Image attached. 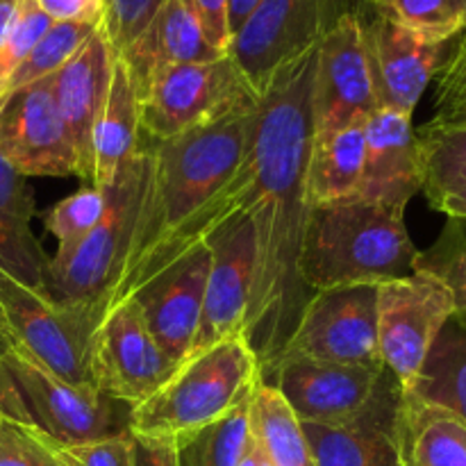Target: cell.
Instances as JSON below:
<instances>
[{
    "mask_svg": "<svg viewBox=\"0 0 466 466\" xmlns=\"http://www.w3.org/2000/svg\"><path fill=\"white\" fill-rule=\"evenodd\" d=\"M403 391L451 410L466 423V314L444 323L417 380Z\"/></svg>",
    "mask_w": 466,
    "mask_h": 466,
    "instance_id": "4316f807",
    "label": "cell"
},
{
    "mask_svg": "<svg viewBox=\"0 0 466 466\" xmlns=\"http://www.w3.org/2000/svg\"><path fill=\"white\" fill-rule=\"evenodd\" d=\"M403 387L387 373L367 410L344 426L300 423L317 466H403L399 453V421Z\"/></svg>",
    "mask_w": 466,
    "mask_h": 466,
    "instance_id": "d6986e66",
    "label": "cell"
},
{
    "mask_svg": "<svg viewBox=\"0 0 466 466\" xmlns=\"http://www.w3.org/2000/svg\"><path fill=\"white\" fill-rule=\"evenodd\" d=\"M462 123H466V112L462 114V118H460V121H458V123H455V126H462ZM446 127H449V126H446Z\"/></svg>",
    "mask_w": 466,
    "mask_h": 466,
    "instance_id": "c3c4849f",
    "label": "cell"
},
{
    "mask_svg": "<svg viewBox=\"0 0 466 466\" xmlns=\"http://www.w3.org/2000/svg\"><path fill=\"white\" fill-rule=\"evenodd\" d=\"M358 14L362 18L378 109H394L412 116L423 91L444 66L449 57L446 53L449 44H432L421 39L373 14L371 7L369 14Z\"/></svg>",
    "mask_w": 466,
    "mask_h": 466,
    "instance_id": "ac0fdd59",
    "label": "cell"
},
{
    "mask_svg": "<svg viewBox=\"0 0 466 466\" xmlns=\"http://www.w3.org/2000/svg\"><path fill=\"white\" fill-rule=\"evenodd\" d=\"M417 271L435 276L453 296L455 314H466V218L449 217L435 244L419 253Z\"/></svg>",
    "mask_w": 466,
    "mask_h": 466,
    "instance_id": "d6a6232c",
    "label": "cell"
},
{
    "mask_svg": "<svg viewBox=\"0 0 466 466\" xmlns=\"http://www.w3.org/2000/svg\"><path fill=\"white\" fill-rule=\"evenodd\" d=\"M259 100L180 137L150 141L148 185L137 217L130 253L109 309L162 271L173 239L248 159Z\"/></svg>",
    "mask_w": 466,
    "mask_h": 466,
    "instance_id": "7a4b0ae2",
    "label": "cell"
},
{
    "mask_svg": "<svg viewBox=\"0 0 466 466\" xmlns=\"http://www.w3.org/2000/svg\"><path fill=\"white\" fill-rule=\"evenodd\" d=\"M203 27L209 44L228 55L230 46V25H228V0H185Z\"/></svg>",
    "mask_w": 466,
    "mask_h": 466,
    "instance_id": "f35d334b",
    "label": "cell"
},
{
    "mask_svg": "<svg viewBox=\"0 0 466 466\" xmlns=\"http://www.w3.org/2000/svg\"><path fill=\"white\" fill-rule=\"evenodd\" d=\"M209 264H212V253L203 241L168 264L135 294L127 296L139 305V312L155 344L176 367L194 350L200 319H203Z\"/></svg>",
    "mask_w": 466,
    "mask_h": 466,
    "instance_id": "2e32d148",
    "label": "cell"
},
{
    "mask_svg": "<svg viewBox=\"0 0 466 466\" xmlns=\"http://www.w3.org/2000/svg\"><path fill=\"white\" fill-rule=\"evenodd\" d=\"M53 23H103V0H35Z\"/></svg>",
    "mask_w": 466,
    "mask_h": 466,
    "instance_id": "ab89813d",
    "label": "cell"
},
{
    "mask_svg": "<svg viewBox=\"0 0 466 466\" xmlns=\"http://www.w3.org/2000/svg\"><path fill=\"white\" fill-rule=\"evenodd\" d=\"M258 3L259 0H228V25H230V36L232 32L244 23V18L253 12Z\"/></svg>",
    "mask_w": 466,
    "mask_h": 466,
    "instance_id": "7bdbcfd3",
    "label": "cell"
},
{
    "mask_svg": "<svg viewBox=\"0 0 466 466\" xmlns=\"http://www.w3.org/2000/svg\"><path fill=\"white\" fill-rule=\"evenodd\" d=\"M91 367L98 394L132 408L150 399L176 371V364L155 344L132 299L114 305L100 321Z\"/></svg>",
    "mask_w": 466,
    "mask_h": 466,
    "instance_id": "4fadbf2b",
    "label": "cell"
},
{
    "mask_svg": "<svg viewBox=\"0 0 466 466\" xmlns=\"http://www.w3.org/2000/svg\"><path fill=\"white\" fill-rule=\"evenodd\" d=\"M114 53L103 27L94 32L73 57L53 73V98L77 157V177L91 185V135L107 100Z\"/></svg>",
    "mask_w": 466,
    "mask_h": 466,
    "instance_id": "ffe728a7",
    "label": "cell"
},
{
    "mask_svg": "<svg viewBox=\"0 0 466 466\" xmlns=\"http://www.w3.org/2000/svg\"><path fill=\"white\" fill-rule=\"evenodd\" d=\"M150 155L139 153L121 167L114 182L105 187L107 208L98 226L73 248L57 250L46 267L44 294L57 303L77 308L103 321L116 291L130 253L137 217L148 185Z\"/></svg>",
    "mask_w": 466,
    "mask_h": 466,
    "instance_id": "5b68a950",
    "label": "cell"
},
{
    "mask_svg": "<svg viewBox=\"0 0 466 466\" xmlns=\"http://www.w3.org/2000/svg\"><path fill=\"white\" fill-rule=\"evenodd\" d=\"M132 466H177L176 444L132 435Z\"/></svg>",
    "mask_w": 466,
    "mask_h": 466,
    "instance_id": "60d3db41",
    "label": "cell"
},
{
    "mask_svg": "<svg viewBox=\"0 0 466 466\" xmlns=\"http://www.w3.org/2000/svg\"><path fill=\"white\" fill-rule=\"evenodd\" d=\"M466 112V30L437 73L435 116L426 123L432 127L455 126Z\"/></svg>",
    "mask_w": 466,
    "mask_h": 466,
    "instance_id": "e575fe53",
    "label": "cell"
},
{
    "mask_svg": "<svg viewBox=\"0 0 466 466\" xmlns=\"http://www.w3.org/2000/svg\"><path fill=\"white\" fill-rule=\"evenodd\" d=\"M0 412L35 428L53 446L130 435L132 405L71 387L14 346L0 353Z\"/></svg>",
    "mask_w": 466,
    "mask_h": 466,
    "instance_id": "8992f818",
    "label": "cell"
},
{
    "mask_svg": "<svg viewBox=\"0 0 466 466\" xmlns=\"http://www.w3.org/2000/svg\"><path fill=\"white\" fill-rule=\"evenodd\" d=\"M250 441V400L221 421L176 441L177 466H239Z\"/></svg>",
    "mask_w": 466,
    "mask_h": 466,
    "instance_id": "f546056e",
    "label": "cell"
},
{
    "mask_svg": "<svg viewBox=\"0 0 466 466\" xmlns=\"http://www.w3.org/2000/svg\"><path fill=\"white\" fill-rule=\"evenodd\" d=\"M376 109L362 18L358 12H346L330 23L317 46L312 85L314 141L355 123H367Z\"/></svg>",
    "mask_w": 466,
    "mask_h": 466,
    "instance_id": "7c38bea8",
    "label": "cell"
},
{
    "mask_svg": "<svg viewBox=\"0 0 466 466\" xmlns=\"http://www.w3.org/2000/svg\"><path fill=\"white\" fill-rule=\"evenodd\" d=\"M59 466H132V432L77 446H53Z\"/></svg>",
    "mask_w": 466,
    "mask_h": 466,
    "instance_id": "74e56055",
    "label": "cell"
},
{
    "mask_svg": "<svg viewBox=\"0 0 466 466\" xmlns=\"http://www.w3.org/2000/svg\"><path fill=\"white\" fill-rule=\"evenodd\" d=\"M369 7L432 44H451L466 30V0H371Z\"/></svg>",
    "mask_w": 466,
    "mask_h": 466,
    "instance_id": "f1b7e54d",
    "label": "cell"
},
{
    "mask_svg": "<svg viewBox=\"0 0 466 466\" xmlns=\"http://www.w3.org/2000/svg\"><path fill=\"white\" fill-rule=\"evenodd\" d=\"M259 100L228 55L164 68L139 96L141 135L164 141L209 126Z\"/></svg>",
    "mask_w": 466,
    "mask_h": 466,
    "instance_id": "ba28073f",
    "label": "cell"
},
{
    "mask_svg": "<svg viewBox=\"0 0 466 466\" xmlns=\"http://www.w3.org/2000/svg\"><path fill=\"white\" fill-rule=\"evenodd\" d=\"M378 349L382 364L410 390L444 323L455 314L451 291L426 271L378 285Z\"/></svg>",
    "mask_w": 466,
    "mask_h": 466,
    "instance_id": "8fae6325",
    "label": "cell"
},
{
    "mask_svg": "<svg viewBox=\"0 0 466 466\" xmlns=\"http://www.w3.org/2000/svg\"><path fill=\"white\" fill-rule=\"evenodd\" d=\"M0 466H59L41 432L0 412Z\"/></svg>",
    "mask_w": 466,
    "mask_h": 466,
    "instance_id": "d590c367",
    "label": "cell"
},
{
    "mask_svg": "<svg viewBox=\"0 0 466 466\" xmlns=\"http://www.w3.org/2000/svg\"><path fill=\"white\" fill-rule=\"evenodd\" d=\"M419 159H421V191L441 189L466 177V123L462 126L432 127L417 132Z\"/></svg>",
    "mask_w": 466,
    "mask_h": 466,
    "instance_id": "1f68e13d",
    "label": "cell"
},
{
    "mask_svg": "<svg viewBox=\"0 0 466 466\" xmlns=\"http://www.w3.org/2000/svg\"><path fill=\"white\" fill-rule=\"evenodd\" d=\"M387 373V367L285 362L264 380V385L276 387L300 423L344 426L371 405Z\"/></svg>",
    "mask_w": 466,
    "mask_h": 466,
    "instance_id": "e0dca14e",
    "label": "cell"
},
{
    "mask_svg": "<svg viewBox=\"0 0 466 466\" xmlns=\"http://www.w3.org/2000/svg\"><path fill=\"white\" fill-rule=\"evenodd\" d=\"M32 217L35 196L27 177L0 157V271L44 291L48 258L32 232Z\"/></svg>",
    "mask_w": 466,
    "mask_h": 466,
    "instance_id": "cb8c5ba5",
    "label": "cell"
},
{
    "mask_svg": "<svg viewBox=\"0 0 466 466\" xmlns=\"http://www.w3.org/2000/svg\"><path fill=\"white\" fill-rule=\"evenodd\" d=\"M205 244L212 253V264L194 350L244 335L255 280V230L248 214L239 212L228 218L205 239Z\"/></svg>",
    "mask_w": 466,
    "mask_h": 466,
    "instance_id": "9a60e30c",
    "label": "cell"
},
{
    "mask_svg": "<svg viewBox=\"0 0 466 466\" xmlns=\"http://www.w3.org/2000/svg\"><path fill=\"white\" fill-rule=\"evenodd\" d=\"M18 14V0H0V46L7 39Z\"/></svg>",
    "mask_w": 466,
    "mask_h": 466,
    "instance_id": "ee69618b",
    "label": "cell"
},
{
    "mask_svg": "<svg viewBox=\"0 0 466 466\" xmlns=\"http://www.w3.org/2000/svg\"><path fill=\"white\" fill-rule=\"evenodd\" d=\"M262 367L244 335L187 355L167 382L130 412V432L180 441L253 399Z\"/></svg>",
    "mask_w": 466,
    "mask_h": 466,
    "instance_id": "277c9868",
    "label": "cell"
},
{
    "mask_svg": "<svg viewBox=\"0 0 466 466\" xmlns=\"http://www.w3.org/2000/svg\"><path fill=\"white\" fill-rule=\"evenodd\" d=\"M141 148V107L135 82L121 57H114L107 100L91 135V187L105 189Z\"/></svg>",
    "mask_w": 466,
    "mask_h": 466,
    "instance_id": "603a6c76",
    "label": "cell"
},
{
    "mask_svg": "<svg viewBox=\"0 0 466 466\" xmlns=\"http://www.w3.org/2000/svg\"><path fill=\"white\" fill-rule=\"evenodd\" d=\"M5 349H7V341H5V339H3V337H0V353H3V350H5Z\"/></svg>",
    "mask_w": 466,
    "mask_h": 466,
    "instance_id": "bcb514c9",
    "label": "cell"
},
{
    "mask_svg": "<svg viewBox=\"0 0 466 466\" xmlns=\"http://www.w3.org/2000/svg\"><path fill=\"white\" fill-rule=\"evenodd\" d=\"M364 157V123L344 127L326 139H312L305 171V198L309 208L355 198L362 189Z\"/></svg>",
    "mask_w": 466,
    "mask_h": 466,
    "instance_id": "484cf974",
    "label": "cell"
},
{
    "mask_svg": "<svg viewBox=\"0 0 466 466\" xmlns=\"http://www.w3.org/2000/svg\"><path fill=\"white\" fill-rule=\"evenodd\" d=\"M50 77L0 100V157L23 177L77 176L76 150L55 105Z\"/></svg>",
    "mask_w": 466,
    "mask_h": 466,
    "instance_id": "5bb4252c",
    "label": "cell"
},
{
    "mask_svg": "<svg viewBox=\"0 0 466 466\" xmlns=\"http://www.w3.org/2000/svg\"><path fill=\"white\" fill-rule=\"evenodd\" d=\"M239 466H273L271 460L262 451V446H259V441L253 437V432H250V441L246 446L244 455H241Z\"/></svg>",
    "mask_w": 466,
    "mask_h": 466,
    "instance_id": "f6af8a7d",
    "label": "cell"
},
{
    "mask_svg": "<svg viewBox=\"0 0 466 466\" xmlns=\"http://www.w3.org/2000/svg\"><path fill=\"white\" fill-rule=\"evenodd\" d=\"M98 27L100 25H89V23H53L50 30L36 41L35 48L27 53V57L12 73L7 86H5L3 98L23 89V86L35 85V82L57 73Z\"/></svg>",
    "mask_w": 466,
    "mask_h": 466,
    "instance_id": "4dcf8cb0",
    "label": "cell"
},
{
    "mask_svg": "<svg viewBox=\"0 0 466 466\" xmlns=\"http://www.w3.org/2000/svg\"><path fill=\"white\" fill-rule=\"evenodd\" d=\"M223 55V50L209 44L185 0H162L146 30L118 57L126 62L137 96H141L146 85L164 68L214 62Z\"/></svg>",
    "mask_w": 466,
    "mask_h": 466,
    "instance_id": "7402d4cb",
    "label": "cell"
},
{
    "mask_svg": "<svg viewBox=\"0 0 466 466\" xmlns=\"http://www.w3.org/2000/svg\"><path fill=\"white\" fill-rule=\"evenodd\" d=\"M396 435L403 466H466V423L410 391L400 399Z\"/></svg>",
    "mask_w": 466,
    "mask_h": 466,
    "instance_id": "d4e9b609",
    "label": "cell"
},
{
    "mask_svg": "<svg viewBox=\"0 0 466 466\" xmlns=\"http://www.w3.org/2000/svg\"><path fill=\"white\" fill-rule=\"evenodd\" d=\"M426 198L432 208L444 212L446 217L466 218V177L451 182L437 191H431V194H426Z\"/></svg>",
    "mask_w": 466,
    "mask_h": 466,
    "instance_id": "b9f144b4",
    "label": "cell"
},
{
    "mask_svg": "<svg viewBox=\"0 0 466 466\" xmlns=\"http://www.w3.org/2000/svg\"><path fill=\"white\" fill-rule=\"evenodd\" d=\"M319 46V44H317ZM317 46L276 73L259 98L250 146L253 182L244 209L255 230V280L244 337L271 376L312 291L299 276L308 221L305 171L312 150V85Z\"/></svg>",
    "mask_w": 466,
    "mask_h": 466,
    "instance_id": "6da1fadb",
    "label": "cell"
},
{
    "mask_svg": "<svg viewBox=\"0 0 466 466\" xmlns=\"http://www.w3.org/2000/svg\"><path fill=\"white\" fill-rule=\"evenodd\" d=\"M349 0H259L232 32L228 57L258 98L285 64L321 41Z\"/></svg>",
    "mask_w": 466,
    "mask_h": 466,
    "instance_id": "30bf717a",
    "label": "cell"
},
{
    "mask_svg": "<svg viewBox=\"0 0 466 466\" xmlns=\"http://www.w3.org/2000/svg\"><path fill=\"white\" fill-rule=\"evenodd\" d=\"M98 326L91 314L0 271V337L77 390L98 391L91 367Z\"/></svg>",
    "mask_w": 466,
    "mask_h": 466,
    "instance_id": "52a82bcc",
    "label": "cell"
},
{
    "mask_svg": "<svg viewBox=\"0 0 466 466\" xmlns=\"http://www.w3.org/2000/svg\"><path fill=\"white\" fill-rule=\"evenodd\" d=\"M105 208H107L105 189L85 185L62 203L53 205L41 218H44L46 230L57 239V250H68L98 226Z\"/></svg>",
    "mask_w": 466,
    "mask_h": 466,
    "instance_id": "836d02e7",
    "label": "cell"
},
{
    "mask_svg": "<svg viewBox=\"0 0 466 466\" xmlns=\"http://www.w3.org/2000/svg\"><path fill=\"white\" fill-rule=\"evenodd\" d=\"M376 300V285L317 291L305 305L276 369L285 362L385 367L378 349Z\"/></svg>",
    "mask_w": 466,
    "mask_h": 466,
    "instance_id": "9c48e42d",
    "label": "cell"
},
{
    "mask_svg": "<svg viewBox=\"0 0 466 466\" xmlns=\"http://www.w3.org/2000/svg\"><path fill=\"white\" fill-rule=\"evenodd\" d=\"M250 432L273 466H317L312 449L276 387L259 382L250 399Z\"/></svg>",
    "mask_w": 466,
    "mask_h": 466,
    "instance_id": "83f0119b",
    "label": "cell"
},
{
    "mask_svg": "<svg viewBox=\"0 0 466 466\" xmlns=\"http://www.w3.org/2000/svg\"><path fill=\"white\" fill-rule=\"evenodd\" d=\"M353 3H358V5H364V7H369V3H371V0H353Z\"/></svg>",
    "mask_w": 466,
    "mask_h": 466,
    "instance_id": "7dc6e473",
    "label": "cell"
},
{
    "mask_svg": "<svg viewBox=\"0 0 466 466\" xmlns=\"http://www.w3.org/2000/svg\"><path fill=\"white\" fill-rule=\"evenodd\" d=\"M417 259L405 208L355 196L308 209L299 276L312 294L408 278L417 271Z\"/></svg>",
    "mask_w": 466,
    "mask_h": 466,
    "instance_id": "3957f363",
    "label": "cell"
},
{
    "mask_svg": "<svg viewBox=\"0 0 466 466\" xmlns=\"http://www.w3.org/2000/svg\"><path fill=\"white\" fill-rule=\"evenodd\" d=\"M367 157L360 198L408 208L421 191V159L410 114L376 109L364 123Z\"/></svg>",
    "mask_w": 466,
    "mask_h": 466,
    "instance_id": "44dd1931",
    "label": "cell"
},
{
    "mask_svg": "<svg viewBox=\"0 0 466 466\" xmlns=\"http://www.w3.org/2000/svg\"><path fill=\"white\" fill-rule=\"evenodd\" d=\"M162 0H103V27L114 57L146 30Z\"/></svg>",
    "mask_w": 466,
    "mask_h": 466,
    "instance_id": "8d00e7d4",
    "label": "cell"
}]
</instances>
